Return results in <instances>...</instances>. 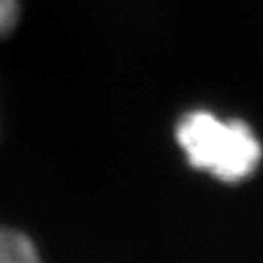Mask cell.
Returning <instances> with one entry per match:
<instances>
[{
  "label": "cell",
  "mask_w": 263,
  "mask_h": 263,
  "mask_svg": "<svg viewBox=\"0 0 263 263\" xmlns=\"http://www.w3.org/2000/svg\"><path fill=\"white\" fill-rule=\"evenodd\" d=\"M177 141L189 163L225 183H238L261 163V143L239 119L221 121L209 111H192L177 126Z\"/></svg>",
  "instance_id": "obj_1"
},
{
  "label": "cell",
  "mask_w": 263,
  "mask_h": 263,
  "mask_svg": "<svg viewBox=\"0 0 263 263\" xmlns=\"http://www.w3.org/2000/svg\"><path fill=\"white\" fill-rule=\"evenodd\" d=\"M0 263H41V258L22 232L0 227Z\"/></svg>",
  "instance_id": "obj_2"
},
{
  "label": "cell",
  "mask_w": 263,
  "mask_h": 263,
  "mask_svg": "<svg viewBox=\"0 0 263 263\" xmlns=\"http://www.w3.org/2000/svg\"><path fill=\"white\" fill-rule=\"evenodd\" d=\"M18 21V0H0V35H6Z\"/></svg>",
  "instance_id": "obj_3"
}]
</instances>
